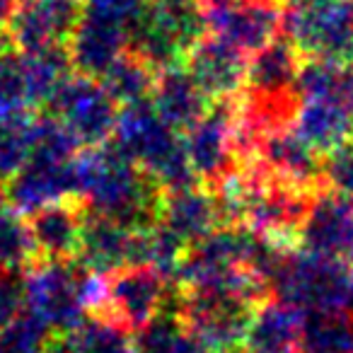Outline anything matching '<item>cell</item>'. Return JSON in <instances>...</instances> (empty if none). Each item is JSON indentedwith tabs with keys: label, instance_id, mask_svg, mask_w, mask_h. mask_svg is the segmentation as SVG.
<instances>
[{
	"label": "cell",
	"instance_id": "obj_34",
	"mask_svg": "<svg viewBox=\"0 0 353 353\" xmlns=\"http://www.w3.org/2000/svg\"><path fill=\"white\" fill-rule=\"evenodd\" d=\"M334 3H346V0H288L290 8H319V6H334Z\"/></svg>",
	"mask_w": 353,
	"mask_h": 353
},
{
	"label": "cell",
	"instance_id": "obj_32",
	"mask_svg": "<svg viewBox=\"0 0 353 353\" xmlns=\"http://www.w3.org/2000/svg\"><path fill=\"white\" fill-rule=\"evenodd\" d=\"M143 10H145V0H83V12L126 27L128 32H133V27L138 25Z\"/></svg>",
	"mask_w": 353,
	"mask_h": 353
},
{
	"label": "cell",
	"instance_id": "obj_12",
	"mask_svg": "<svg viewBox=\"0 0 353 353\" xmlns=\"http://www.w3.org/2000/svg\"><path fill=\"white\" fill-rule=\"evenodd\" d=\"M83 17V0H25L8 22V39L22 54L68 49Z\"/></svg>",
	"mask_w": 353,
	"mask_h": 353
},
{
	"label": "cell",
	"instance_id": "obj_31",
	"mask_svg": "<svg viewBox=\"0 0 353 353\" xmlns=\"http://www.w3.org/2000/svg\"><path fill=\"white\" fill-rule=\"evenodd\" d=\"M324 187L353 201V138L324 155Z\"/></svg>",
	"mask_w": 353,
	"mask_h": 353
},
{
	"label": "cell",
	"instance_id": "obj_4",
	"mask_svg": "<svg viewBox=\"0 0 353 353\" xmlns=\"http://www.w3.org/2000/svg\"><path fill=\"white\" fill-rule=\"evenodd\" d=\"M206 0H145V10L131 32V51L152 68L182 65L206 39Z\"/></svg>",
	"mask_w": 353,
	"mask_h": 353
},
{
	"label": "cell",
	"instance_id": "obj_5",
	"mask_svg": "<svg viewBox=\"0 0 353 353\" xmlns=\"http://www.w3.org/2000/svg\"><path fill=\"white\" fill-rule=\"evenodd\" d=\"M274 298L307 312H348L353 310V269L343 259L290 250L274 283Z\"/></svg>",
	"mask_w": 353,
	"mask_h": 353
},
{
	"label": "cell",
	"instance_id": "obj_19",
	"mask_svg": "<svg viewBox=\"0 0 353 353\" xmlns=\"http://www.w3.org/2000/svg\"><path fill=\"white\" fill-rule=\"evenodd\" d=\"M126 51H131V32L126 27L114 25V22L88 15V12H83L73 32V39L68 44L73 70L78 75L94 80H102L104 73Z\"/></svg>",
	"mask_w": 353,
	"mask_h": 353
},
{
	"label": "cell",
	"instance_id": "obj_17",
	"mask_svg": "<svg viewBox=\"0 0 353 353\" xmlns=\"http://www.w3.org/2000/svg\"><path fill=\"white\" fill-rule=\"evenodd\" d=\"M32 240H34L39 261H73L80 254L88 206L80 199L51 203L30 218Z\"/></svg>",
	"mask_w": 353,
	"mask_h": 353
},
{
	"label": "cell",
	"instance_id": "obj_20",
	"mask_svg": "<svg viewBox=\"0 0 353 353\" xmlns=\"http://www.w3.org/2000/svg\"><path fill=\"white\" fill-rule=\"evenodd\" d=\"M150 104L170 126L184 133L206 117L213 99L194 80L187 65H172L157 75Z\"/></svg>",
	"mask_w": 353,
	"mask_h": 353
},
{
	"label": "cell",
	"instance_id": "obj_10",
	"mask_svg": "<svg viewBox=\"0 0 353 353\" xmlns=\"http://www.w3.org/2000/svg\"><path fill=\"white\" fill-rule=\"evenodd\" d=\"M283 30L303 59L332 63L353 61V15L348 0L319 8H290Z\"/></svg>",
	"mask_w": 353,
	"mask_h": 353
},
{
	"label": "cell",
	"instance_id": "obj_7",
	"mask_svg": "<svg viewBox=\"0 0 353 353\" xmlns=\"http://www.w3.org/2000/svg\"><path fill=\"white\" fill-rule=\"evenodd\" d=\"M256 307L254 300L228 290H184L174 314L203 351L213 353L245 343Z\"/></svg>",
	"mask_w": 353,
	"mask_h": 353
},
{
	"label": "cell",
	"instance_id": "obj_36",
	"mask_svg": "<svg viewBox=\"0 0 353 353\" xmlns=\"http://www.w3.org/2000/svg\"><path fill=\"white\" fill-rule=\"evenodd\" d=\"M348 264H351V269H353V250H351V254H348Z\"/></svg>",
	"mask_w": 353,
	"mask_h": 353
},
{
	"label": "cell",
	"instance_id": "obj_22",
	"mask_svg": "<svg viewBox=\"0 0 353 353\" xmlns=\"http://www.w3.org/2000/svg\"><path fill=\"white\" fill-rule=\"evenodd\" d=\"M293 128L317 152H332L353 138V109L336 99L300 97Z\"/></svg>",
	"mask_w": 353,
	"mask_h": 353
},
{
	"label": "cell",
	"instance_id": "obj_35",
	"mask_svg": "<svg viewBox=\"0 0 353 353\" xmlns=\"http://www.w3.org/2000/svg\"><path fill=\"white\" fill-rule=\"evenodd\" d=\"M213 353H245V351H240V348H230V351H213Z\"/></svg>",
	"mask_w": 353,
	"mask_h": 353
},
{
	"label": "cell",
	"instance_id": "obj_11",
	"mask_svg": "<svg viewBox=\"0 0 353 353\" xmlns=\"http://www.w3.org/2000/svg\"><path fill=\"white\" fill-rule=\"evenodd\" d=\"M208 30L252 56L279 39L285 27L281 0H206Z\"/></svg>",
	"mask_w": 353,
	"mask_h": 353
},
{
	"label": "cell",
	"instance_id": "obj_1",
	"mask_svg": "<svg viewBox=\"0 0 353 353\" xmlns=\"http://www.w3.org/2000/svg\"><path fill=\"white\" fill-rule=\"evenodd\" d=\"M78 167V199L90 213L112 218L128 230H150L160 223L165 189L112 143L83 150Z\"/></svg>",
	"mask_w": 353,
	"mask_h": 353
},
{
	"label": "cell",
	"instance_id": "obj_23",
	"mask_svg": "<svg viewBox=\"0 0 353 353\" xmlns=\"http://www.w3.org/2000/svg\"><path fill=\"white\" fill-rule=\"evenodd\" d=\"M133 232L136 230H128V228H123L121 223L112 221V218L88 211V223H85L78 261L88 271L99 276H109L114 271L123 269L131 261Z\"/></svg>",
	"mask_w": 353,
	"mask_h": 353
},
{
	"label": "cell",
	"instance_id": "obj_21",
	"mask_svg": "<svg viewBox=\"0 0 353 353\" xmlns=\"http://www.w3.org/2000/svg\"><path fill=\"white\" fill-rule=\"evenodd\" d=\"M305 312L279 298L256 307L250 332L242 343L245 353H298L303 341Z\"/></svg>",
	"mask_w": 353,
	"mask_h": 353
},
{
	"label": "cell",
	"instance_id": "obj_6",
	"mask_svg": "<svg viewBox=\"0 0 353 353\" xmlns=\"http://www.w3.org/2000/svg\"><path fill=\"white\" fill-rule=\"evenodd\" d=\"M184 148L203 187L221 189L240 174V97L213 102L206 117L184 131Z\"/></svg>",
	"mask_w": 353,
	"mask_h": 353
},
{
	"label": "cell",
	"instance_id": "obj_26",
	"mask_svg": "<svg viewBox=\"0 0 353 353\" xmlns=\"http://www.w3.org/2000/svg\"><path fill=\"white\" fill-rule=\"evenodd\" d=\"M298 353H353V314L307 312Z\"/></svg>",
	"mask_w": 353,
	"mask_h": 353
},
{
	"label": "cell",
	"instance_id": "obj_38",
	"mask_svg": "<svg viewBox=\"0 0 353 353\" xmlns=\"http://www.w3.org/2000/svg\"><path fill=\"white\" fill-rule=\"evenodd\" d=\"M17 3H25V0H17Z\"/></svg>",
	"mask_w": 353,
	"mask_h": 353
},
{
	"label": "cell",
	"instance_id": "obj_37",
	"mask_svg": "<svg viewBox=\"0 0 353 353\" xmlns=\"http://www.w3.org/2000/svg\"><path fill=\"white\" fill-rule=\"evenodd\" d=\"M348 8H351V15H353V0H348Z\"/></svg>",
	"mask_w": 353,
	"mask_h": 353
},
{
	"label": "cell",
	"instance_id": "obj_15",
	"mask_svg": "<svg viewBox=\"0 0 353 353\" xmlns=\"http://www.w3.org/2000/svg\"><path fill=\"white\" fill-rule=\"evenodd\" d=\"M170 235L187 247H194L221 230L228 223L223 196L211 187H189L179 192H165L160 223Z\"/></svg>",
	"mask_w": 353,
	"mask_h": 353
},
{
	"label": "cell",
	"instance_id": "obj_33",
	"mask_svg": "<svg viewBox=\"0 0 353 353\" xmlns=\"http://www.w3.org/2000/svg\"><path fill=\"white\" fill-rule=\"evenodd\" d=\"M15 6H17V0H0V34H6L8 22H10Z\"/></svg>",
	"mask_w": 353,
	"mask_h": 353
},
{
	"label": "cell",
	"instance_id": "obj_2",
	"mask_svg": "<svg viewBox=\"0 0 353 353\" xmlns=\"http://www.w3.org/2000/svg\"><path fill=\"white\" fill-rule=\"evenodd\" d=\"M112 145L155 176L165 192H179L199 184L184 148V133L170 126L155 112L150 99L121 107Z\"/></svg>",
	"mask_w": 353,
	"mask_h": 353
},
{
	"label": "cell",
	"instance_id": "obj_25",
	"mask_svg": "<svg viewBox=\"0 0 353 353\" xmlns=\"http://www.w3.org/2000/svg\"><path fill=\"white\" fill-rule=\"evenodd\" d=\"M39 261L30 221L10 203H0V271L17 274L30 271Z\"/></svg>",
	"mask_w": 353,
	"mask_h": 353
},
{
	"label": "cell",
	"instance_id": "obj_16",
	"mask_svg": "<svg viewBox=\"0 0 353 353\" xmlns=\"http://www.w3.org/2000/svg\"><path fill=\"white\" fill-rule=\"evenodd\" d=\"M78 160V157H75ZM70 162L30 160L10 182L3 184L6 201L25 216L51 203L78 199V167Z\"/></svg>",
	"mask_w": 353,
	"mask_h": 353
},
{
	"label": "cell",
	"instance_id": "obj_3",
	"mask_svg": "<svg viewBox=\"0 0 353 353\" xmlns=\"http://www.w3.org/2000/svg\"><path fill=\"white\" fill-rule=\"evenodd\" d=\"M25 310L46 322L56 334H70L102 303L104 276L75 261H37L22 276Z\"/></svg>",
	"mask_w": 353,
	"mask_h": 353
},
{
	"label": "cell",
	"instance_id": "obj_9",
	"mask_svg": "<svg viewBox=\"0 0 353 353\" xmlns=\"http://www.w3.org/2000/svg\"><path fill=\"white\" fill-rule=\"evenodd\" d=\"M167 276L152 266H123L114 274L104 276V290L99 310L92 314L114 319L138 334L165 314L167 303Z\"/></svg>",
	"mask_w": 353,
	"mask_h": 353
},
{
	"label": "cell",
	"instance_id": "obj_18",
	"mask_svg": "<svg viewBox=\"0 0 353 353\" xmlns=\"http://www.w3.org/2000/svg\"><path fill=\"white\" fill-rule=\"evenodd\" d=\"M250 59L218 37H206L187 56V68L201 90L213 99H235L247 83Z\"/></svg>",
	"mask_w": 353,
	"mask_h": 353
},
{
	"label": "cell",
	"instance_id": "obj_28",
	"mask_svg": "<svg viewBox=\"0 0 353 353\" xmlns=\"http://www.w3.org/2000/svg\"><path fill=\"white\" fill-rule=\"evenodd\" d=\"M136 353H206L176 314H160L136 334Z\"/></svg>",
	"mask_w": 353,
	"mask_h": 353
},
{
	"label": "cell",
	"instance_id": "obj_24",
	"mask_svg": "<svg viewBox=\"0 0 353 353\" xmlns=\"http://www.w3.org/2000/svg\"><path fill=\"white\" fill-rule=\"evenodd\" d=\"M157 75L160 70L152 68L145 59H141L133 51H126L112 68L104 73L99 83L104 85L109 94L117 99L119 107H128V104L148 102L155 90Z\"/></svg>",
	"mask_w": 353,
	"mask_h": 353
},
{
	"label": "cell",
	"instance_id": "obj_27",
	"mask_svg": "<svg viewBox=\"0 0 353 353\" xmlns=\"http://www.w3.org/2000/svg\"><path fill=\"white\" fill-rule=\"evenodd\" d=\"M65 336L73 353H136V334L102 314H88Z\"/></svg>",
	"mask_w": 353,
	"mask_h": 353
},
{
	"label": "cell",
	"instance_id": "obj_13",
	"mask_svg": "<svg viewBox=\"0 0 353 353\" xmlns=\"http://www.w3.org/2000/svg\"><path fill=\"white\" fill-rule=\"evenodd\" d=\"M250 162L259 167L264 174L305 189V192L327 189L324 187V160L293 126L264 133L256 141Z\"/></svg>",
	"mask_w": 353,
	"mask_h": 353
},
{
	"label": "cell",
	"instance_id": "obj_30",
	"mask_svg": "<svg viewBox=\"0 0 353 353\" xmlns=\"http://www.w3.org/2000/svg\"><path fill=\"white\" fill-rule=\"evenodd\" d=\"M32 117L17 119V121H0V187L10 182L12 176L30 162Z\"/></svg>",
	"mask_w": 353,
	"mask_h": 353
},
{
	"label": "cell",
	"instance_id": "obj_14",
	"mask_svg": "<svg viewBox=\"0 0 353 353\" xmlns=\"http://www.w3.org/2000/svg\"><path fill=\"white\" fill-rule=\"evenodd\" d=\"M298 250L327 259H348L353 250V201L322 189L310 203L295 240Z\"/></svg>",
	"mask_w": 353,
	"mask_h": 353
},
{
	"label": "cell",
	"instance_id": "obj_29",
	"mask_svg": "<svg viewBox=\"0 0 353 353\" xmlns=\"http://www.w3.org/2000/svg\"><path fill=\"white\" fill-rule=\"evenodd\" d=\"M56 332L30 310H22L0 327V353H44Z\"/></svg>",
	"mask_w": 353,
	"mask_h": 353
},
{
	"label": "cell",
	"instance_id": "obj_8",
	"mask_svg": "<svg viewBox=\"0 0 353 353\" xmlns=\"http://www.w3.org/2000/svg\"><path fill=\"white\" fill-rule=\"evenodd\" d=\"M46 114H51L83 150H90L112 143L121 109L99 80L73 73L54 94Z\"/></svg>",
	"mask_w": 353,
	"mask_h": 353
}]
</instances>
